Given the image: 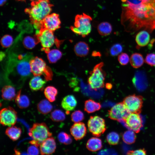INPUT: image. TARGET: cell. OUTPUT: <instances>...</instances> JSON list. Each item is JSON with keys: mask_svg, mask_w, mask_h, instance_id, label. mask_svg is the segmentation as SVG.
I'll return each instance as SVG.
<instances>
[{"mask_svg": "<svg viewBox=\"0 0 155 155\" xmlns=\"http://www.w3.org/2000/svg\"><path fill=\"white\" fill-rule=\"evenodd\" d=\"M121 22L125 30L133 33L155 29V0H142L135 4H122Z\"/></svg>", "mask_w": 155, "mask_h": 155, "instance_id": "1", "label": "cell"}, {"mask_svg": "<svg viewBox=\"0 0 155 155\" xmlns=\"http://www.w3.org/2000/svg\"><path fill=\"white\" fill-rule=\"evenodd\" d=\"M31 5L30 7L25 9V12L29 15L31 22L34 28L40 29V22L50 14L53 5L49 0H39L32 2Z\"/></svg>", "mask_w": 155, "mask_h": 155, "instance_id": "2", "label": "cell"}, {"mask_svg": "<svg viewBox=\"0 0 155 155\" xmlns=\"http://www.w3.org/2000/svg\"><path fill=\"white\" fill-rule=\"evenodd\" d=\"M92 20L90 16L84 13L78 14L75 17L74 26H71L70 28L74 33L85 37L91 31Z\"/></svg>", "mask_w": 155, "mask_h": 155, "instance_id": "3", "label": "cell"}, {"mask_svg": "<svg viewBox=\"0 0 155 155\" xmlns=\"http://www.w3.org/2000/svg\"><path fill=\"white\" fill-rule=\"evenodd\" d=\"M36 36L42 47V50L47 53L49 51V48L55 44L59 46L62 41L59 40L55 38L53 31L44 28H40Z\"/></svg>", "mask_w": 155, "mask_h": 155, "instance_id": "4", "label": "cell"}, {"mask_svg": "<svg viewBox=\"0 0 155 155\" xmlns=\"http://www.w3.org/2000/svg\"><path fill=\"white\" fill-rule=\"evenodd\" d=\"M103 65V62L98 64L90 72V75L88 78V83L90 88L95 90L102 88L104 86L106 73L102 69Z\"/></svg>", "mask_w": 155, "mask_h": 155, "instance_id": "5", "label": "cell"}, {"mask_svg": "<svg viewBox=\"0 0 155 155\" xmlns=\"http://www.w3.org/2000/svg\"><path fill=\"white\" fill-rule=\"evenodd\" d=\"M30 64L31 72L34 76L42 75L46 80L52 79V71L42 59L38 57L32 58L30 60Z\"/></svg>", "mask_w": 155, "mask_h": 155, "instance_id": "6", "label": "cell"}, {"mask_svg": "<svg viewBox=\"0 0 155 155\" xmlns=\"http://www.w3.org/2000/svg\"><path fill=\"white\" fill-rule=\"evenodd\" d=\"M29 135L39 146L43 141L51 137L52 133L44 123H36L30 129Z\"/></svg>", "mask_w": 155, "mask_h": 155, "instance_id": "7", "label": "cell"}, {"mask_svg": "<svg viewBox=\"0 0 155 155\" xmlns=\"http://www.w3.org/2000/svg\"><path fill=\"white\" fill-rule=\"evenodd\" d=\"M88 126L92 134L97 137L100 136L106 129L105 120L98 116L90 117L88 122Z\"/></svg>", "mask_w": 155, "mask_h": 155, "instance_id": "8", "label": "cell"}, {"mask_svg": "<svg viewBox=\"0 0 155 155\" xmlns=\"http://www.w3.org/2000/svg\"><path fill=\"white\" fill-rule=\"evenodd\" d=\"M131 113L140 114L142 111L143 98L133 94L125 97L122 102Z\"/></svg>", "mask_w": 155, "mask_h": 155, "instance_id": "9", "label": "cell"}, {"mask_svg": "<svg viewBox=\"0 0 155 155\" xmlns=\"http://www.w3.org/2000/svg\"><path fill=\"white\" fill-rule=\"evenodd\" d=\"M131 113L123 102L118 103L108 111V117L117 121L124 120Z\"/></svg>", "mask_w": 155, "mask_h": 155, "instance_id": "10", "label": "cell"}, {"mask_svg": "<svg viewBox=\"0 0 155 155\" xmlns=\"http://www.w3.org/2000/svg\"><path fill=\"white\" fill-rule=\"evenodd\" d=\"M17 118V113L12 107L3 108L0 111V123L3 126H13L16 122Z\"/></svg>", "mask_w": 155, "mask_h": 155, "instance_id": "11", "label": "cell"}, {"mask_svg": "<svg viewBox=\"0 0 155 155\" xmlns=\"http://www.w3.org/2000/svg\"><path fill=\"white\" fill-rule=\"evenodd\" d=\"M61 24L59 15L54 13L47 15L42 20L40 23V28H45L53 32L60 28Z\"/></svg>", "mask_w": 155, "mask_h": 155, "instance_id": "12", "label": "cell"}, {"mask_svg": "<svg viewBox=\"0 0 155 155\" xmlns=\"http://www.w3.org/2000/svg\"><path fill=\"white\" fill-rule=\"evenodd\" d=\"M124 121L127 126L136 133L139 132L142 127V120L139 114L131 113Z\"/></svg>", "mask_w": 155, "mask_h": 155, "instance_id": "13", "label": "cell"}, {"mask_svg": "<svg viewBox=\"0 0 155 155\" xmlns=\"http://www.w3.org/2000/svg\"><path fill=\"white\" fill-rule=\"evenodd\" d=\"M40 151L41 155H49L55 152L56 144L55 139L50 137L43 141L40 145Z\"/></svg>", "mask_w": 155, "mask_h": 155, "instance_id": "14", "label": "cell"}, {"mask_svg": "<svg viewBox=\"0 0 155 155\" xmlns=\"http://www.w3.org/2000/svg\"><path fill=\"white\" fill-rule=\"evenodd\" d=\"M70 132L75 140H78L82 139L85 136L87 133V129L83 123H76L71 126Z\"/></svg>", "mask_w": 155, "mask_h": 155, "instance_id": "15", "label": "cell"}, {"mask_svg": "<svg viewBox=\"0 0 155 155\" xmlns=\"http://www.w3.org/2000/svg\"><path fill=\"white\" fill-rule=\"evenodd\" d=\"M77 102L75 97L72 95H69L65 97L63 99L61 105L64 110L69 113L73 110L76 107Z\"/></svg>", "mask_w": 155, "mask_h": 155, "instance_id": "16", "label": "cell"}, {"mask_svg": "<svg viewBox=\"0 0 155 155\" xmlns=\"http://www.w3.org/2000/svg\"><path fill=\"white\" fill-rule=\"evenodd\" d=\"M135 86L139 90H143L147 87V80L145 74L142 72L136 73L133 79Z\"/></svg>", "mask_w": 155, "mask_h": 155, "instance_id": "17", "label": "cell"}, {"mask_svg": "<svg viewBox=\"0 0 155 155\" xmlns=\"http://www.w3.org/2000/svg\"><path fill=\"white\" fill-rule=\"evenodd\" d=\"M149 32L147 31L143 30L139 32L137 34L135 40L138 46H145L149 42L150 36Z\"/></svg>", "mask_w": 155, "mask_h": 155, "instance_id": "18", "label": "cell"}, {"mask_svg": "<svg viewBox=\"0 0 155 155\" xmlns=\"http://www.w3.org/2000/svg\"><path fill=\"white\" fill-rule=\"evenodd\" d=\"M30 61H28L26 60H22L18 64L17 70L19 74L21 76L27 77L31 72Z\"/></svg>", "mask_w": 155, "mask_h": 155, "instance_id": "19", "label": "cell"}, {"mask_svg": "<svg viewBox=\"0 0 155 155\" xmlns=\"http://www.w3.org/2000/svg\"><path fill=\"white\" fill-rule=\"evenodd\" d=\"M76 55L79 57H84L89 53V47L88 44L84 41H80L76 44L74 48Z\"/></svg>", "mask_w": 155, "mask_h": 155, "instance_id": "20", "label": "cell"}, {"mask_svg": "<svg viewBox=\"0 0 155 155\" xmlns=\"http://www.w3.org/2000/svg\"><path fill=\"white\" fill-rule=\"evenodd\" d=\"M86 147L89 150L95 152L102 148V143L101 139L96 137H92L87 141Z\"/></svg>", "mask_w": 155, "mask_h": 155, "instance_id": "21", "label": "cell"}, {"mask_svg": "<svg viewBox=\"0 0 155 155\" xmlns=\"http://www.w3.org/2000/svg\"><path fill=\"white\" fill-rule=\"evenodd\" d=\"M1 93L2 98L6 100H13L16 96L14 88L9 85L4 86L2 89Z\"/></svg>", "mask_w": 155, "mask_h": 155, "instance_id": "22", "label": "cell"}, {"mask_svg": "<svg viewBox=\"0 0 155 155\" xmlns=\"http://www.w3.org/2000/svg\"><path fill=\"white\" fill-rule=\"evenodd\" d=\"M46 83L40 76H34L30 80L29 84L30 89L33 91H37L42 89Z\"/></svg>", "mask_w": 155, "mask_h": 155, "instance_id": "23", "label": "cell"}, {"mask_svg": "<svg viewBox=\"0 0 155 155\" xmlns=\"http://www.w3.org/2000/svg\"><path fill=\"white\" fill-rule=\"evenodd\" d=\"M101 108L100 103L92 99L86 100L84 103V110L88 113H94L99 110Z\"/></svg>", "mask_w": 155, "mask_h": 155, "instance_id": "24", "label": "cell"}, {"mask_svg": "<svg viewBox=\"0 0 155 155\" xmlns=\"http://www.w3.org/2000/svg\"><path fill=\"white\" fill-rule=\"evenodd\" d=\"M22 133L21 129L15 126L8 127L5 130V133L11 140L16 141L20 137Z\"/></svg>", "mask_w": 155, "mask_h": 155, "instance_id": "25", "label": "cell"}, {"mask_svg": "<svg viewBox=\"0 0 155 155\" xmlns=\"http://www.w3.org/2000/svg\"><path fill=\"white\" fill-rule=\"evenodd\" d=\"M21 90L17 93L15 98V102L18 106L21 108L28 107L30 104V101L28 97L25 95H21Z\"/></svg>", "mask_w": 155, "mask_h": 155, "instance_id": "26", "label": "cell"}, {"mask_svg": "<svg viewBox=\"0 0 155 155\" xmlns=\"http://www.w3.org/2000/svg\"><path fill=\"white\" fill-rule=\"evenodd\" d=\"M131 66L134 68H137L141 67L144 64V60L142 55L139 53L133 54L129 60Z\"/></svg>", "mask_w": 155, "mask_h": 155, "instance_id": "27", "label": "cell"}, {"mask_svg": "<svg viewBox=\"0 0 155 155\" xmlns=\"http://www.w3.org/2000/svg\"><path fill=\"white\" fill-rule=\"evenodd\" d=\"M97 30L101 36H107L112 32V27L109 23L106 22H102L98 25Z\"/></svg>", "mask_w": 155, "mask_h": 155, "instance_id": "28", "label": "cell"}, {"mask_svg": "<svg viewBox=\"0 0 155 155\" xmlns=\"http://www.w3.org/2000/svg\"><path fill=\"white\" fill-rule=\"evenodd\" d=\"M50 101L46 100H41L37 104V109L39 112L43 114H46L50 112L53 106Z\"/></svg>", "mask_w": 155, "mask_h": 155, "instance_id": "29", "label": "cell"}, {"mask_svg": "<svg viewBox=\"0 0 155 155\" xmlns=\"http://www.w3.org/2000/svg\"><path fill=\"white\" fill-rule=\"evenodd\" d=\"M44 93L47 100L50 102H52L56 100L58 91L55 87L52 86H48L44 89Z\"/></svg>", "mask_w": 155, "mask_h": 155, "instance_id": "30", "label": "cell"}, {"mask_svg": "<svg viewBox=\"0 0 155 155\" xmlns=\"http://www.w3.org/2000/svg\"><path fill=\"white\" fill-rule=\"evenodd\" d=\"M48 59L51 63H54L59 60L62 57V52L57 49H53L47 53Z\"/></svg>", "mask_w": 155, "mask_h": 155, "instance_id": "31", "label": "cell"}, {"mask_svg": "<svg viewBox=\"0 0 155 155\" xmlns=\"http://www.w3.org/2000/svg\"><path fill=\"white\" fill-rule=\"evenodd\" d=\"M135 132L132 130H128L125 132L122 135V139L123 142L128 144L134 143L136 138Z\"/></svg>", "mask_w": 155, "mask_h": 155, "instance_id": "32", "label": "cell"}, {"mask_svg": "<svg viewBox=\"0 0 155 155\" xmlns=\"http://www.w3.org/2000/svg\"><path fill=\"white\" fill-rule=\"evenodd\" d=\"M39 42L36 36L33 37L30 36H26L23 40V44L27 49H32Z\"/></svg>", "mask_w": 155, "mask_h": 155, "instance_id": "33", "label": "cell"}, {"mask_svg": "<svg viewBox=\"0 0 155 155\" xmlns=\"http://www.w3.org/2000/svg\"><path fill=\"white\" fill-rule=\"evenodd\" d=\"M51 118L53 121H62L65 120V115L64 113L61 110L56 109L51 113Z\"/></svg>", "mask_w": 155, "mask_h": 155, "instance_id": "34", "label": "cell"}, {"mask_svg": "<svg viewBox=\"0 0 155 155\" xmlns=\"http://www.w3.org/2000/svg\"><path fill=\"white\" fill-rule=\"evenodd\" d=\"M106 140L108 143L112 145L117 144L119 141V134L115 132H112L108 133L106 136Z\"/></svg>", "mask_w": 155, "mask_h": 155, "instance_id": "35", "label": "cell"}, {"mask_svg": "<svg viewBox=\"0 0 155 155\" xmlns=\"http://www.w3.org/2000/svg\"><path fill=\"white\" fill-rule=\"evenodd\" d=\"M57 138L60 143L65 145L69 144L72 141L71 136L65 132L60 133L58 135Z\"/></svg>", "mask_w": 155, "mask_h": 155, "instance_id": "36", "label": "cell"}, {"mask_svg": "<svg viewBox=\"0 0 155 155\" xmlns=\"http://www.w3.org/2000/svg\"><path fill=\"white\" fill-rule=\"evenodd\" d=\"M71 117L72 121L75 123L80 122L84 118L83 113L80 110H77L73 112Z\"/></svg>", "mask_w": 155, "mask_h": 155, "instance_id": "37", "label": "cell"}, {"mask_svg": "<svg viewBox=\"0 0 155 155\" xmlns=\"http://www.w3.org/2000/svg\"><path fill=\"white\" fill-rule=\"evenodd\" d=\"M123 48L120 44L116 43L113 45L111 47L109 52L112 56H115L120 53L122 51Z\"/></svg>", "mask_w": 155, "mask_h": 155, "instance_id": "38", "label": "cell"}, {"mask_svg": "<svg viewBox=\"0 0 155 155\" xmlns=\"http://www.w3.org/2000/svg\"><path fill=\"white\" fill-rule=\"evenodd\" d=\"M0 42L1 45L3 47L7 48L9 47L12 44L13 38L11 36L6 35L2 37Z\"/></svg>", "mask_w": 155, "mask_h": 155, "instance_id": "39", "label": "cell"}, {"mask_svg": "<svg viewBox=\"0 0 155 155\" xmlns=\"http://www.w3.org/2000/svg\"><path fill=\"white\" fill-rule=\"evenodd\" d=\"M118 60L119 63L122 65H127L130 60L128 55L125 53H122L119 55Z\"/></svg>", "mask_w": 155, "mask_h": 155, "instance_id": "40", "label": "cell"}, {"mask_svg": "<svg viewBox=\"0 0 155 155\" xmlns=\"http://www.w3.org/2000/svg\"><path fill=\"white\" fill-rule=\"evenodd\" d=\"M145 61L148 65L151 66L155 67V54H148L146 57Z\"/></svg>", "mask_w": 155, "mask_h": 155, "instance_id": "41", "label": "cell"}, {"mask_svg": "<svg viewBox=\"0 0 155 155\" xmlns=\"http://www.w3.org/2000/svg\"><path fill=\"white\" fill-rule=\"evenodd\" d=\"M37 147L33 145L29 146L27 149L28 154L30 155L39 154V150Z\"/></svg>", "mask_w": 155, "mask_h": 155, "instance_id": "42", "label": "cell"}, {"mask_svg": "<svg viewBox=\"0 0 155 155\" xmlns=\"http://www.w3.org/2000/svg\"><path fill=\"white\" fill-rule=\"evenodd\" d=\"M127 154L128 155H146V151L144 149H140L129 151L127 152Z\"/></svg>", "mask_w": 155, "mask_h": 155, "instance_id": "43", "label": "cell"}, {"mask_svg": "<svg viewBox=\"0 0 155 155\" xmlns=\"http://www.w3.org/2000/svg\"><path fill=\"white\" fill-rule=\"evenodd\" d=\"M99 154H115V152L112 149H108L102 150L99 152Z\"/></svg>", "mask_w": 155, "mask_h": 155, "instance_id": "44", "label": "cell"}, {"mask_svg": "<svg viewBox=\"0 0 155 155\" xmlns=\"http://www.w3.org/2000/svg\"><path fill=\"white\" fill-rule=\"evenodd\" d=\"M106 87L108 89H110L112 87V85L110 83H107L106 84Z\"/></svg>", "mask_w": 155, "mask_h": 155, "instance_id": "45", "label": "cell"}, {"mask_svg": "<svg viewBox=\"0 0 155 155\" xmlns=\"http://www.w3.org/2000/svg\"><path fill=\"white\" fill-rule=\"evenodd\" d=\"M92 55L93 56H100V54L99 52L96 51H94L93 52Z\"/></svg>", "mask_w": 155, "mask_h": 155, "instance_id": "46", "label": "cell"}, {"mask_svg": "<svg viewBox=\"0 0 155 155\" xmlns=\"http://www.w3.org/2000/svg\"><path fill=\"white\" fill-rule=\"evenodd\" d=\"M6 0H0V5H3L6 2Z\"/></svg>", "mask_w": 155, "mask_h": 155, "instance_id": "47", "label": "cell"}, {"mask_svg": "<svg viewBox=\"0 0 155 155\" xmlns=\"http://www.w3.org/2000/svg\"><path fill=\"white\" fill-rule=\"evenodd\" d=\"M32 2L36 1H38L39 0H30Z\"/></svg>", "mask_w": 155, "mask_h": 155, "instance_id": "48", "label": "cell"}, {"mask_svg": "<svg viewBox=\"0 0 155 155\" xmlns=\"http://www.w3.org/2000/svg\"></svg>", "mask_w": 155, "mask_h": 155, "instance_id": "49", "label": "cell"}]
</instances>
